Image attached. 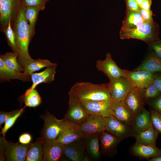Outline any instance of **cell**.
I'll list each match as a JSON object with an SVG mask.
<instances>
[{"mask_svg": "<svg viewBox=\"0 0 161 161\" xmlns=\"http://www.w3.org/2000/svg\"><path fill=\"white\" fill-rule=\"evenodd\" d=\"M152 109L161 114V94L148 103Z\"/></svg>", "mask_w": 161, "mask_h": 161, "instance_id": "obj_39", "label": "cell"}, {"mask_svg": "<svg viewBox=\"0 0 161 161\" xmlns=\"http://www.w3.org/2000/svg\"><path fill=\"white\" fill-rule=\"evenodd\" d=\"M152 126L150 112L145 108L134 116L132 129L135 133L145 131Z\"/></svg>", "mask_w": 161, "mask_h": 161, "instance_id": "obj_23", "label": "cell"}, {"mask_svg": "<svg viewBox=\"0 0 161 161\" xmlns=\"http://www.w3.org/2000/svg\"><path fill=\"white\" fill-rule=\"evenodd\" d=\"M23 96L25 104L29 107L38 106L41 103V97L35 89L27 94H24Z\"/></svg>", "mask_w": 161, "mask_h": 161, "instance_id": "obj_32", "label": "cell"}, {"mask_svg": "<svg viewBox=\"0 0 161 161\" xmlns=\"http://www.w3.org/2000/svg\"><path fill=\"white\" fill-rule=\"evenodd\" d=\"M149 161H161V156L151 158L148 160Z\"/></svg>", "mask_w": 161, "mask_h": 161, "instance_id": "obj_46", "label": "cell"}, {"mask_svg": "<svg viewBox=\"0 0 161 161\" xmlns=\"http://www.w3.org/2000/svg\"><path fill=\"white\" fill-rule=\"evenodd\" d=\"M140 70L153 72H161V59L150 51L142 62L134 69Z\"/></svg>", "mask_w": 161, "mask_h": 161, "instance_id": "obj_24", "label": "cell"}, {"mask_svg": "<svg viewBox=\"0 0 161 161\" xmlns=\"http://www.w3.org/2000/svg\"><path fill=\"white\" fill-rule=\"evenodd\" d=\"M139 92L145 104H148L151 101L161 94L153 83L146 88L139 90Z\"/></svg>", "mask_w": 161, "mask_h": 161, "instance_id": "obj_31", "label": "cell"}, {"mask_svg": "<svg viewBox=\"0 0 161 161\" xmlns=\"http://www.w3.org/2000/svg\"><path fill=\"white\" fill-rule=\"evenodd\" d=\"M44 122L40 131V137L44 140L52 141L56 139L69 123L64 118L59 120L47 110L41 116Z\"/></svg>", "mask_w": 161, "mask_h": 161, "instance_id": "obj_4", "label": "cell"}, {"mask_svg": "<svg viewBox=\"0 0 161 161\" xmlns=\"http://www.w3.org/2000/svg\"><path fill=\"white\" fill-rule=\"evenodd\" d=\"M22 0H0V26L3 32L7 27L10 21L11 26L16 18Z\"/></svg>", "mask_w": 161, "mask_h": 161, "instance_id": "obj_5", "label": "cell"}, {"mask_svg": "<svg viewBox=\"0 0 161 161\" xmlns=\"http://www.w3.org/2000/svg\"><path fill=\"white\" fill-rule=\"evenodd\" d=\"M31 144L7 142L4 153V158L7 161L25 160L28 151Z\"/></svg>", "mask_w": 161, "mask_h": 161, "instance_id": "obj_14", "label": "cell"}, {"mask_svg": "<svg viewBox=\"0 0 161 161\" xmlns=\"http://www.w3.org/2000/svg\"><path fill=\"white\" fill-rule=\"evenodd\" d=\"M56 64L52 63L47 59H33L30 62L22 67L24 70L23 72L26 76L31 79V76L33 72Z\"/></svg>", "mask_w": 161, "mask_h": 161, "instance_id": "obj_28", "label": "cell"}, {"mask_svg": "<svg viewBox=\"0 0 161 161\" xmlns=\"http://www.w3.org/2000/svg\"><path fill=\"white\" fill-rule=\"evenodd\" d=\"M137 3L138 4L140 7H141L143 0H135Z\"/></svg>", "mask_w": 161, "mask_h": 161, "instance_id": "obj_47", "label": "cell"}, {"mask_svg": "<svg viewBox=\"0 0 161 161\" xmlns=\"http://www.w3.org/2000/svg\"><path fill=\"white\" fill-rule=\"evenodd\" d=\"M26 7L22 1L16 18L12 27L15 35L18 61L22 67L33 59L29 55L28 47L35 33L25 18Z\"/></svg>", "mask_w": 161, "mask_h": 161, "instance_id": "obj_1", "label": "cell"}, {"mask_svg": "<svg viewBox=\"0 0 161 161\" xmlns=\"http://www.w3.org/2000/svg\"><path fill=\"white\" fill-rule=\"evenodd\" d=\"M43 154V140L40 137L31 143L27 152L26 161H42Z\"/></svg>", "mask_w": 161, "mask_h": 161, "instance_id": "obj_29", "label": "cell"}, {"mask_svg": "<svg viewBox=\"0 0 161 161\" xmlns=\"http://www.w3.org/2000/svg\"><path fill=\"white\" fill-rule=\"evenodd\" d=\"M100 133L86 135L84 137L86 153L91 161H99L102 156L99 140Z\"/></svg>", "mask_w": 161, "mask_h": 161, "instance_id": "obj_19", "label": "cell"}, {"mask_svg": "<svg viewBox=\"0 0 161 161\" xmlns=\"http://www.w3.org/2000/svg\"><path fill=\"white\" fill-rule=\"evenodd\" d=\"M150 114L153 126L161 133V114L153 109L151 110Z\"/></svg>", "mask_w": 161, "mask_h": 161, "instance_id": "obj_36", "label": "cell"}, {"mask_svg": "<svg viewBox=\"0 0 161 161\" xmlns=\"http://www.w3.org/2000/svg\"><path fill=\"white\" fill-rule=\"evenodd\" d=\"M18 57L17 52H7L0 56V58L10 68L18 72H23L24 70L18 61Z\"/></svg>", "mask_w": 161, "mask_h": 161, "instance_id": "obj_30", "label": "cell"}, {"mask_svg": "<svg viewBox=\"0 0 161 161\" xmlns=\"http://www.w3.org/2000/svg\"><path fill=\"white\" fill-rule=\"evenodd\" d=\"M109 83L112 101H124L133 88L129 80L125 77L110 80Z\"/></svg>", "mask_w": 161, "mask_h": 161, "instance_id": "obj_8", "label": "cell"}, {"mask_svg": "<svg viewBox=\"0 0 161 161\" xmlns=\"http://www.w3.org/2000/svg\"><path fill=\"white\" fill-rule=\"evenodd\" d=\"M149 48L157 56L161 59V40L151 42L147 44Z\"/></svg>", "mask_w": 161, "mask_h": 161, "instance_id": "obj_38", "label": "cell"}, {"mask_svg": "<svg viewBox=\"0 0 161 161\" xmlns=\"http://www.w3.org/2000/svg\"><path fill=\"white\" fill-rule=\"evenodd\" d=\"M63 151L64 155L72 161H91L86 153L84 138L63 145Z\"/></svg>", "mask_w": 161, "mask_h": 161, "instance_id": "obj_7", "label": "cell"}, {"mask_svg": "<svg viewBox=\"0 0 161 161\" xmlns=\"http://www.w3.org/2000/svg\"><path fill=\"white\" fill-rule=\"evenodd\" d=\"M32 140V137L30 134L24 133L21 134L19 138V141L21 143L27 144L30 143Z\"/></svg>", "mask_w": 161, "mask_h": 161, "instance_id": "obj_44", "label": "cell"}, {"mask_svg": "<svg viewBox=\"0 0 161 161\" xmlns=\"http://www.w3.org/2000/svg\"><path fill=\"white\" fill-rule=\"evenodd\" d=\"M159 134V133L152 126L145 131L135 133L133 137L135 138L136 143L156 145V141Z\"/></svg>", "mask_w": 161, "mask_h": 161, "instance_id": "obj_26", "label": "cell"}, {"mask_svg": "<svg viewBox=\"0 0 161 161\" xmlns=\"http://www.w3.org/2000/svg\"><path fill=\"white\" fill-rule=\"evenodd\" d=\"M69 123L67 126L54 140L64 145L84 137L85 135L80 130L78 125Z\"/></svg>", "mask_w": 161, "mask_h": 161, "instance_id": "obj_21", "label": "cell"}, {"mask_svg": "<svg viewBox=\"0 0 161 161\" xmlns=\"http://www.w3.org/2000/svg\"><path fill=\"white\" fill-rule=\"evenodd\" d=\"M124 102L135 116L144 108L145 103L140 95L139 89L133 88Z\"/></svg>", "mask_w": 161, "mask_h": 161, "instance_id": "obj_22", "label": "cell"}, {"mask_svg": "<svg viewBox=\"0 0 161 161\" xmlns=\"http://www.w3.org/2000/svg\"><path fill=\"white\" fill-rule=\"evenodd\" d=\"M26 7H36L40 11L45 8L47 1L46 0H22Z\"/></svg>", "mask_w": 161, "mask_h": 161, "instance_id": "obj_37", "label": "cell"}, {"mask_svg": "<svg viewBox=\"0 0 161 161\" xmlns=\"http://www.w3.org/2000/svg\"><path fill=\"white\" fill-rule=\"evenodd\" d=\"M69 108L64 118L68 122L78 125L82 123L88 114L81 106L80 102L76 98L69 96Z\"/></svg>", "mask_w": 161, "mask_h": 161, "instance_id": "obj_13", "label": "cell"}, {"mask_svg": "<svg viewBox=\"0 0 161 161\" xmlns=\"http://www.w3.org/2000/svg\"><path fill=\"white\" fill-rule=\"evenodd\" d=\"M63 145L55 140H43V161H58L61 160L63 155Z\"/></svg>", "mask_w": 161, "mask_h": 161, "instance_id": "obj_17", "label": "cell"}, {"mask_svg": "<svg viewBox=\"0 0 161 161\" xmlns=\"http://www.w3.org/2000/svg\"><path fill=\"white\" fill-rule=\"evenodd\" d=\"M47 1H49V0H46Z\"/></svg>", "mask_w": 161, "mask_h": 161, "instance_id": "obj_48", "label": "cell"}, {"mask_svg": "<svg viewBox=\"0 0 161 161\" xmlns=\"http://www.w3.org/2000/svg\"><path fill=\"white\" fill-rule=\"evenodd\" d=\"M0 79L1 80L7 81L18 79L23 82L30 81L31 79L26 76L23 72H18L10 68L0 58Z\"/></svg>", "mask_w": 161, "mask_h": 161, "instance_id": "obj_27", "label": "cell"}, {"mask_svg": "<svg viewBox=\"0 0 161 161\" xmlns=\"http://www.w3.org/2000/svg\"><path fill=\"white\" fill-rule=\"evenodd\" d=\"M160 27L155 21L145 22L135 28L121 30L120 37L121 39H136L144 41L147 44L159 40Z\"/></svg>", "mask_w": 161, "mask_h": 161, "instance_id": "obj_3", "label": "cell"}, {"mask_svg": "<svg viewBox=\"0 0 161 161\" xmlns=\"http://www.w3.org/2000/svg\"><path fill=\"white\" fill-rule=\"evenodd\" d=\"M146 22L142 18L140 12L132 11L126 9L125 16L122 22L121 30L135 28Z\"/></svg>", "mask_w": 161, "mask_h": 161, "instance_id": "obj_25", "label": "cell"}, {"mask_svg": "<svg viewBox=\"0 0 161 161\" xmlns=\"http://www.w3.org/2000/svg\"><path fill=\"white\" fill-rule=\"evenodd\" d=\"M4 33L6 36L8 44L13 52H17L15 35L11 25L10 21Z\"/></svg>", "mask_w": 161, "mask_h": 161, "instance_id": "obj_34", "label": "cell"}, {"mask_svg": "<svg viewBox=\"0 0 161 161\" xmlns=\"http://www.w3.org/2000/svg\"><path fill=\"white\" fill-rule=\"evenodd\" d=\"M96 66L99 71L103 72L109 80L118 78L122 77H126L123 69H121L113 60L110 52L107 53L105 58L103 60L97 61Z\"/></svg>", "mask_w": 161, "mask_h": 161, "instance_id": "obj_9", "label": "cell"}, {"mask_svg": "<svg viewBox=\"0 0 161 161\" xmlns=\"http://www.w3.org/2000/svg\"><path fill=\"white\" fill-rule=\"evenodd\" d=\"M68 94L80 101L111 100L109 83L97 84L86 82L76 83L71 87Z\"/></svg>", "mask_w": 161, "mask_h": 161, "instance_id": "obj_2", "label": "cell"}, {"mask_svg": "<svg viewBox=\"0 0 161 161\" xmlns=\"http://www.w3.org/2000/svg\"><path fill=\"white\" fill-rule=\"evenodd\" d=\"M21 109L13 110L10 112L0 111V126L5 122L6 119L10 117L13 116L17 113Z\"/></svg>", "mask_w": 161, "mask_h": 161, "instance_id": "obj_40", "label": "cell"}, {"mask_svg": "<svg viewBox=\"0 0 161 161\" xmlns=\"http://www.w3.org/2000/svg\"><path fill=\"white\" fill-rule=\"evenodd\" d=\"M152 4V0H143L141 6V8L146 10H151Z\"/></svg>", "mask_w": 161, "mask_h": 161, "instance_id": "obj_45", "label": "cell"}, {"mask_svg": "<svg viewBox=\"0 0 161 161\" xmlns=\"http://www.w3.org/2000/svg\"><path fill=\"white\" fill-rule=\"evenodd\" d=\"M131 154L139 158L148 160L161 156V148L156 145H145L135 143L130 148Z\"/></svg>", "mask_w": 161, "mask_h": 161, "instance_id": "obj_20", "label": "cell"}, {"mask_svg": "<svg viewBox=\"0 0 161 161\" xmlns=\"http://www.w3.org/2000/svg\"><path fill=\"white\" fill-rule=\"evenodd\" d=\"M126 9L134 11L140 12V7L135 0H125Z\"/></svg>", "mask_w": 161, "mask_h": 161, "instance_id": "obj_42", "label": "cell"}, {"mask_svg": "<svg viewBox=\"0 0 161 161\" xmlns=\"http://www.w3.org/2000/svg\"><path fill=\"white\" fill-rule=\"evenodd\" d=\"M57 64L46 67L43 71L33 73L31 76L32 84L31 87L25 92L24 94L29 93L35 89L38 84L41 83H50L54 80L56 73L55 69Z\"/></svg>", "mask_w": 161, "mask_h": 161, "instance_id": "obj_18", "label": "cell"}, {"mask_svg": "<svg viewBox=\"0 0 161 161\" xmlns=\"http://www.w3.org/2000/svg\"><path fill=\"white\" fill-rule=\"evenodd\" d=\"M123 70L126 77L129 80L133 88L140 90L153 83L154 72L144 70L130 71Z\"/></svg>", "mask_w": 161, "mask_h": 161, "instance_id": "obj_10", "label": "cell"}, {"mask_svg": "<svg viewBox=\"0 0 161 161\" xmlns=\"http://www.w3.org/2000/svg\"><path fill=\"white\" fill-rule=\"evenodd\" d=\"M103 122L106 131L123 140L133 137L135 134L131 127L119 120L112 115L103 117Z\"/></svg>", "mask_w": 161, "mask_h": 161, "instance_id": "obj_6", "label": "cell"}, {"mask_svg": "<svg viewBox=\"0 0 161 161\" xmlns=\"http://www.w3.org/2000/svg\"><path fill=\"white\" fill-rule=\"evenodd\" d=\"M40 11L39 9L35 7H26L24 13L25 18L34 32H35V26Z\"/></svg>", "mask_w": 161, "mask_h": 161, "instance_id": "obj_33", "label": "cell"}, {"mask_svg": "<svg viewBox=\"0 0 161 161\" xmlns=\"http://www.w3.org/2000/svg\"><path fill=\"white\" fill-rule=\"evenodd\" d=\"M140 12L142 18L146 22L152 23L154 21L151 10H146L140 7Z\"/></svg>", "mask_w": 161, "mask_h": 161, "instance_id": "obj_41", "label": "cell"}, {"mask_svg": "<svg viewBox=\"0 0 161 161\" xmlns=\"http://www.w3.org/2000/svg\"><path fill=\"white\" fill-rule=\"evenodd\" d=\"M24 107L21 109L20 111L15 115L7 118L5 122L4 125L2 128L1 134L5 138V134L7 131L14 125L17 118L21 115L24 110Z\"/></svg>", "mask_w": 161, "mask_h": 161, "instance_id": "obj_35", "label": "cell"}, {"mask_svg": "<svg viewBox=\"0 0 161 161\" xmlns=\"http://www.w3.org/2000/svg\"><path fill=\"white\" fill-rule=\"evenodd\" d=\"M111 100L102 101H83L80 105L88 114L100 116L103 117L112 115Z\"/></svg>", "mask_w": 161, "mask_h": 161, "instance_id": "obj_12", "label": "cell"}, {"mask_svg": "<svg viewBox=\"0 0 161 161\" xmlns=\"http://www.w3.org/2000/svg\"><path fill=\"white\" fill-rule=\"evenodd\" d=\"M80 130L85 135L101 133L106 131L103 117L93 114H88L86 119L78 125Z\"/></svg>", "mask_w": 161, "mask_h": 161, "instance_id": "obj_15", "label": "cell"}, {"mask_svg": "<svg viewBox=\"0 0 161 161\" xmlns=\"http://www.w3.org/2000/svg\"><path fill=\"white\" fill-rule=\"evenodd\" d=\"M153 84L161 94V72H154L153 75Z\"/></svg>", "mask_w": 161, "mask_h": 161, "instance_id": "obj_43", "label": "cell"}, {"mask_svg": "<svg viewBox=\"0 0 161 161\" xmlns=\"http://www.w3.org/2000/svg\"><path fill=\"white\" fill-rule=\"evenodd\" d=\"M111 107L112 115L119 120L132 128L134 116L124 101L111 100Z\"/></svg>", "mask_w": 161, "mask_h": 161, "instance_id": "obj_16", "label": "cell"}, {"mask_svg": "<svg viewBox=\"0 0 161 161\" xmlns=\"http://www.w3.org/2000/svg\"><path fill=\"white\" fill-rule=\"evenodd\" d=\"M123 140L106 131L101 132L99 140L101 155L109 158L114 157L117 153L118 145Z\"/></svg>", "mask_w": 161, "mask_h": 161, "instance_id": "obj_11", "label": "cell"}]
</instances>
